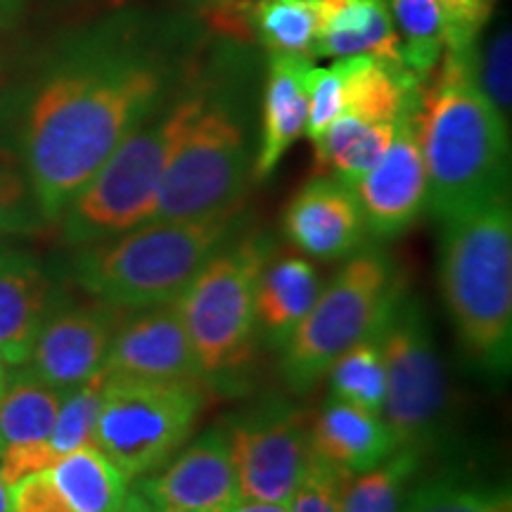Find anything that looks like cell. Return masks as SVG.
I'll return each mask as SVG.
<instances>
[{
  "label": "cell",
  "mask_w": 512,
  "mask_h": 512,
  "mask_svg": "<svg viewBox=\"0 0 512 512\" xmlns=\"http://www.w3.org/2000/svg\"><path fill=\"white\" fill-rule=\"evenodd\" d=\"M166 81L162 60L147 50L93 41L38 83L19 157L43 221H60L121 140L157 112Z\"/></svg>",
  "instance_id": "obj_1"
},
{
  "label": "cell",
  "mask_w": 512,
  "mask_h": 512,
  "mask_svg": "<svg viewBox=\"0 0 512 512\" xmlns=\"http://www.w3.org/2000/svg\"><path fill=\"white\" fill-rule=\"evenodd\" d=\"M475 48H444L418 86L415 128L427 209L439 221L508 195V124L479 88Z\"/></svg>",
  "instance_id": "obj_2"
},
{
  "label": "cell",
  "mask_w": 512,
  "mask_h": 512,
  "mask_svg": "<svg viewBox=\"0 0 512 512\" xmlns=\"http://www.w3.org/2000/svg\"><path fill=\"white\" fill-rule=\"evenodd\" d=\"M444 223L439 283L463 349L501 373L512 356V209L510 195Z\"/></svg>",
  "instance_id": "obj_3"
},
{
  "label": "cell",
  "mask_w": 512,
  "mask_h": 512,
  "mask_svg": "<svg viewBox=\"0 0 512 512\" xmlns=\"http://www.w3.org/2000/svg\"><path fill=\"white\" fill-rule=\"evenodd\" d=\"M238 214L207 219H155L83 252L81 287L112 309L171 304L228 238Z\"/></svg>",
  "instance_id": "obj_4"
},
{
  "label": "cell",
  "mask_w": 512,
  "mask_h": 512,
  "mask_svg": "<svg viewBox=\"0 0 512 512\" xmlns=\"http://www.w3.org/2000/svg\"><path fill=\"white\" fill-rule=\"evenodd\" d=\"M207 91L188 93L133 128L98 174L79 190L60 219L72 242H100L152 219L159 183L200 114Z\"/></svg>",
  "instance_id": "obj_5"
},
{
  "label": "cell",
  "mask_w": 512,
  "mask_h": 512,
  "mask_svg": "<svg viewBox=\"0 0 512 512\" xmlns=\"http://www.w3.org/2000/svg\"><path fill=\"white\" fill-rule=\"evenodd\" d=\"M401 297L394 266L380 249H363L342 266L283 344V373L294 392H309L332 363L380 330Z\"/></svg>",
  "instance_id": "obj_6"
},
{
  "label": "cell",
  "mask_w": 512,
  "mask_h": 512,
  "mask_svg": "<svg viewBox=\"0 0 512 512\" xmlns=\"http://www.w3.org/2000/svg\"><path fill=\"white\" fill-rule=\"evenodd\" d=\"M268 264L261 235L214 254L174 299L204 377L233 373L252 356L256 285Z\"/></svg>",
  "instance_id": "obj_7"
},
{
  "label": "cell",
  "mask_w": 512,
  "mask_h": 512,
  "mask_svg": "<svg viewBox=\"0 0 512 512\" xmlns=\"http://www.w3.org/2000/svg\"><path fill=\"white\" fill-rule=\"evenodd\" d=\"M252 162L238 114L230 102L207 93L200 114L166 166L150 221L240 214Z\"/></svg>",
  "instance_id": "obj_8"
},
{
  "label": "cell",
  "mask_w": 512,
  "mask_h": 512,
  "mask_svg": "<svg viewBox=\"0 0 512 512\" xmlns=\"http://www.w3.org/2000/svg\"><path fill=\"white\" fill-rule=\"evenodd\" d=\"M202 406L204 396L197 380L145 382L105 377L93 446L128 479L147 475L183 446Z\"/></svg>",
  "instance_id": "obj_9"
},
{
  "label": "cell",
  "mask_w": 512,
  "mask_h": 512,
  "mask_svg": "<svg viewBox=\"0 0 512 512\" xmlns=\"http://www.w3.org/2000/svg\"><path fill=\"white\" fill-rule=\"evenodd\" d=\"M373 339L387 377L382 420L392 430L396 446L422 448L434 437L446 411V377L420 304L396 299Z\"/></svg>",
  "instance_id": "obj_10"
},
{
  "label": "cell",
  "mask_w": 512,
  "mask_h": 512,
  "mask_svg": "<svg viewBox=\"0 0 512 512\" xmlns=\"http://www.w3.org/2000/svg\"><path fill=\"white\" fill-rule=\"evenodd\" d=\"M240 501L290 505L311 453V427L297 411H268L228 434Z\"/></svg>",
  "instance_id": "obj_11"
},
{
  "label": "cell",
  "mask_w": 512,
  "mask_h": 512,
  "mask_svg": "<svg viewBox=\"0 0 512 512\" xmlns=\"http://www.w3.org/2000/svg\"><path fill=\"white\" fill-rule=\"evenodd\" d=\"M415 102H418V88L396 117L394 138L387 152L351 188L366 233H373L375 238H396L411 228L427 209V174L418 143V128H415Z\"/></svg>",
  "instance_id": "obj_12"
},
{
  "label": "cell",
  "mask_w": 512,
  "mask_h": 512,
  "mask_svg": "<svg viewBox=\"0 0 512 512\" xmlns=\"http://www.w3.org/2000/svg\"><path fill=\"white\" fill-rule=\"evenodd\" d=\"M100 373L107 380H200L195 351L174 302L152 306L121 325Z\"/></svg>",
  "instance_id": "obj_13"
},
{
  "label": "cell",
  "mask_w": 512,
  "mask_h": 512,
  "mask_svg": "<svg viewBox=\"0 0 512 512\" xmlns=\"http://www.w3.org/2000/svg\"><path fill=\"white\" fill-rule=\"evenodd\" d=\"M121 325L119 309L67 311L46 320L29 358V373L57 392H69L100 373L114 335Z\"/></svg>",
  "instance_id": "obj_14"
},
{
  "label": "cell",
  "mask_w": 512,
  "mask_h": 512,
  "mask_svg": "<svg viewBox=\"0 0 512 512\" xmlns=\"http://www.w3.org/2000/svg\"><path fill=\"white\" fill-rule=\"evenodd\" d=\"M152 508L228 512L240 501L238 477L230 460L228 434L211 430L183 448L155 477L138 486Z\"/></svg>",
  "instance_id": "obj_15"
},
{
  "label": "cell",
  "mask_w": 512,
  "mask_h": 512,
  "mask_svg": "<svg viewBox=\"0 0 512 512\" xmlns=\"http://www.w3.org/2000/svg\"><path fill=\"white\" fill-rule=\"evenodd\" d=\"M285 233L294 247L313 259H342L363 245L366 226L347 185L316 176L285 209Z\"/></svg>",
  "instance_id": "obj_16"
},
{
  "label": "cell",
  "mask_w": 512,
  "mask_h": 512,
  "mask_svg": "<svg viewBox=\"0 0 512 512\" xmlns=\"http://www.w3.org/2000/svg\"><path fill=\"white\" fill-rule=\"evenodd\" d=\"M316 17L313 60L366 55L387 67L406 69L399 34L384 0H316Z\"/></svg>",
  "instance_id": "obj_17"
},
{
  "label": "cell",
  "mask_w": 512,
  "mask_h": 512,
  "mask_svg": "<svg viewBox=\"0 0 512 512\" xmlns=\"http://www.w3.org/2000/svg\"><path fill=\"white\" fill-rule=\"evenodd\" d=\"M313 60L299 55H268L261 143L252 162L254 181H266L304 133L309 112V72Z\"/></svg>",
  "instance_id": "obj_18"
},
{
  "label": "cell",
  "mask_w": 512,
  "mask_h": 512,
  "mask_svg": "<svg viewBox=\"0 0 512 512\" xmlns=\"http://www.w3.org/2000/svg\"><path fill=\"white\" fill-rule=\"evenodd\" d=\"M50 280L22 254H0V356L27 366L50 306Z\"/></svg>",
  "instance_id": "obj_19"
},
{
  "label": "cell",
  "mask_w": 512,
  "mask_h": 512,
  "mask_svg": "<svg viewBox=\"0 0 512 512\" xmlns=\"http://www.w3.org/2000/svg\"><path fill=\"white\" fill-rule=\"evenodd\" d=\"M311 448L320 458L358 475L380 465L399 446L382 415L332 396L311 425Z\"/></svg>",
  "instance_id": "obj_20"
},
{
  "label": "cell",
  "mask_w": 512,
  "mask_h": 512,
  "mask_svg": "<svg viewBox=\"0 0 512 512\" xmlns=\"http://www.w3.org/2000/svg\"><path fill=\"white\" fill-rule=\"evenodd\" d=\"M318 292V273L306 259L285 256L266 264L256 285V325L271 342L285 344L316 302Z\"/></svg>",
  "instance_id": "obj_21"
},
{
  "label": "cell",
  "mask_w": 512,
  "mask_h": 512,
  "mask_svg": "<svg viewBox=\"0 0 512 512\" xmlns=\"http://www.w3.org/2000/svg\"><path fill=\"white\" fill-rule=\"evenodd\" d=\"M342 74V110L339 114L375 121V124H392L399 117L406 100L418 88L420 79L406 69H394L358 55L337 60Z\"/></svg>",
  "instance_id": "obj_22"
},
{
  "label": "cell",
  "mask_w": 512,
  "mask_h": 512,
  "mask_svg": "<svg viewBox=\"0 0 512 512\" xmlns=\"http://www.w3.org/2000/svg\"><path fill=\"white\" fill-rule=\"evenodd\" d=\"M394 128L396 121L375 124L349 114H337L323 136L313 143L316 176H330L351 190L387 152Z\"/></svg>",
  "instance_id": "obj_23"
},
{
  "label": "cell",
  "mask_w": 512,
  "mask_h": 512,
  "mask_svg": "<svg viewBox=\"0 0 512 512\" xmlns=\"http://www.w3.org/2000/svg\"><path fill=\"white\" fill-rule=\"evenodd\" d=\"M74 512H112L128 494V477L95 446H81L50 467Z\"/></svg>",
  "instance_id": "obj_24"
},
{
  "label": "cell",
  "mask_w": 512,
  "mask_h": 512,
  "mask_svg": "<svg viewBox=\"0 0 512 512\" xmlns=\"http://www.w3.org/2000/svg\"><path fill=\"white\" fill-rule=\"evenodd\" d=\"M62 392L29 373L17 375L0 394V448L43 444L53 432Z\"/></svg>",
  "instance_id": "obj_25"
},
{
  "label": "cell",
  "mask_w": 512,
  "mask_h": 512,
  "mask_svg": "<svg viewBox=\"0 0 512 512\" xmlns=\"http://www.w3.org/2000/svg\"><path fill=\"white\" fill-rule=\"evenodd\" d=\"M316 24V0H254V3H247L249 38L259 41L268 50V55H299L313 60Z\"/></svg>",
  "instance_id": "obj_26"
},
{
  "label": "cell",
  "mask_w": 512,
  "mask_h": 512,
  "mask_svg": "<svg viewBox=\"0 0 512 512\" xmlns=\"http://www.w3.org/2000/svg\"><path fill=\"white\" fill-rule=\"evenodd\" d=\"M420 458L422 448L401 446L380 465L351 475L342 496V512H403Z\"/></svg>",
  "instance_id": "obj_27"
},
{
  "label": "cell",
  "mask_w": 512,
  "mask_h": 512,
  "mask_svg": "<svg viewBox=\"0 0 512 512\" xmlns=\"http://www.w3.org/2000/svg\"><path fill=\"white\" fill-rule=\"evenodd\" d=\"M384 3L399 34L403 67L422 79L432 72L446 48L439 0H384Z\"/></svg>",
  "instance_id": "obj_28"
},
{
  "label": "cell",
  "mask_w": 512,
  "mask_h": 512,
  "mask_svg": "<svg viewBox=\"0 0 512 512\" xmlns=\"http://www.w3.org/2000/svg\"><path fill=\"white\" fill-rule=\"evenodd\" d=\"M328 373L335 399L354 403L358 408L382 415L387 377H384L382 354L373 337L363 339V342L344 351L332 363Z\"/></svg>",
  "instance_id": "obj_29"
},
{
  "label": "cell",
  "mask_w": 512,
  "mask_h": 512,
  "mask_svg": "<svg viewBox=\"0 0 512 512\" xmlns=\"http://www.w3.org/2000/svg\"><path fill=\"white\" fill-rule=\"evenodd\" d=\"M102 387H105V377L98 373L79 387L69 389L64 399H60L53 432L48 439L50 448L60 458L81 446H93L95 422L102 406Z\"/></svg>",
  "instance_id": "obj_30"
},
{
  "label": "cell",
  "mask_w": 512,
  "mask_h": 512,
  "mask_svg": "<svg viewBox=\"0 0 512 512\" xmlns=\"http://www.w3.org/2000/svg\"><path fill=\"white\" fill-rule=\"evenodd\" d=\"M41 221L22 157L0 143V233H29Z\"/></svg>",
  "instance_id": "obj_31"
},
{
  "label": "cell",
  "mask_w": 512,
  "mask_h": 512,
  "mask_svg": "<svg viewBox=\"0 0 512 512\" xmlns=\"http://www.w3.org/2000/svg\"><path fill=\"white\" fill-rule=\"evenodd\" d=\"M351 472L320 458L311 448L309 460L290 498V512H342V496Z\"/></svg>",
  "instance_id": "obj_32"
},
{
  "label": "cell",
  "mask_w": 512,
  "mask_h": 512,
  "mask_svg": "<svg viewBox=\"0 0 512 512\" xmlns=\"http://www.w3.org/2000/svg\"><path fill=\"white\" fill-rule=\"evenodd\" d=\"M403 512H510V498L501 491L432 482L413 491Z\"/></svg>",
  "instance_id": "obj_33"
},
{
  "label": "cell",
  "mask_w": 512,
  "mask_h": 512,
  "mask_svg": "<svg viewBox=\"0 0 512 512\" xmlns=\"http://www.w3.org/2000/svg\"><path fill=\"white\" fill-rule=\"evenodd\" d=\"M512 38L510 29H498L486 41L484 48H475V76L482 93L489 98L494 110L501 114L505 124H510L512 105Z\"/></svg>",
  "instance_id": "obj_34"
},
{
  "label": "cell",
  "mask_w": 512,
  "mask_h": 512,
  "mask_svg": "<svg viewBox=\"0 0 512 512\" xmlns=\"http://www.w3.org/2000/svg\"><path fill=\"white\" fill-rule=\"evenodd\" d=\"M342 110V74L337 62L332 67H311L309 72V112H306L304 136L311 145L323 136L325 128Z\"/></svg>",
  "instance_id": "obj_35"
},
{
  "label": "cell",
  "mask_w": 512,
  "mask_h": 512,
  "mask_svg": "<svg viewBox=\"0 0 512 512\" xmlns=\"http://www.w3.org/2000/svg\"><path fill=\"white\" fill-rule=\"evenodd\" d=\"M496 0H439L448 50H470L479 43Z\"/></svg>",
  "instance_id": "obj_36"
},
{
  "label": "cell",
  "mask_w": 512,
  "mask_h": 512,
  "mask_svg": "<svg viewBox=\"0 0 512 512\" xmlns=\"http://www.w3.org/2000/svg\"><path fill=\"white\" fill-rule=\"evenodd\" d=\"M10 512H74L50 477V470L34 472L10 486Z\"/></svg>",
  "instance_id": "obj_37"
},
{
  "label": "cell",
  "mask_w": 512,
  "mask_h": 512,
  "mask_svg": "<svg viewBox=\"0 0 512 512\" xmlns=\"http://www.w3.org/2000/svg\"><path fill=\"white\" fill-rule=\"evenodd\" d=\"M57 460L60 456L50 448L48 441L29 446H5L0 448V475H3L5 484L12 486L19 479L34 475V472L50 470Z\"/></svg>",
  "instance_id": "obj_38"
},
{
  "label": "cell",
  "mask_w": 512,
  "mask_h": 512,
  "mask_svg": "<svg viewBox=\"0 0 512 512\" xmlns=\"http://www.w3.org/2000/svg\"><path fill=\"white\" fill-rule=\"evenodd\" d=\"M19 102H22V95H19L15 81H12L8 72L0 69V128L15 114Z\"/></svg>",
  "instance_id": "obj_39"
},
{
  "label": "cell",
  "mask_w": 512,
  "mask_h": 512,
  "mask_svg": "<svg viewBox=\"0 0 512 512\" xmlns=\"http://www.w3.org/2000/svg\"><path fill=\"white\" fill-rule=\"evenodd\" d=\"M29 0H0V34L19 24Z\"/></svg>",
  "instance_id": "obj_40"
},
{
  "label": "cell",
  "mask_w": 512,
  "mask_h": 512,
  "mask_svg": "<svg viewBox=\"0 0 512 512\" xmlns=\"http://www.w3.org/2000/svg\"><path fill=\"white\" fill-rule=\"evenodd\" d=\"M112 512H155V508H152V503L147 501L143 491L136 489V491H128L124 501H121Z\"/></svg>",
  "instance_id": "obj_41"
},
{
  "label": "cell",
  "mask_w": 512,
  "mask_h": 512,
  "mask_svg": "<svg viewBox=\"0 0 512 512\" xmlns=\"http://www.w3.org/2000/svg\"><path fill=\"white\" fill-rule=\"evenodd\" d=\"M228 512H290V505L264 501H238Z\"/></svg>",
  "instance_id": "obj_42"
},
{
  "label": "cell",
  "mask_w": 512,
  "mask_h": 512,
  "mask_svg": "<svg viewBox=\"0 0 512 512\" xmlns=\"http://www.w3.org/2000/svg\"><path fill=\"white\" fill-rule=\"evenodd\" d=\"M0 512H10V486L0 475Z\"/></svg>",
  "instance_id": "obj_43"
},
{
  "label": "cell",
  "mask_w": 512,
  "mask_h": 512,
  "mask_svg": "<svg viewBox=\"0 0 512 512\" xmlns=\"http://www.w3.org/2000/svg\"><path fill=\"white\" fill-rule=\"evenodd\" d=\"M8 363L3 361V356H0V394H3L5 384H8Z\"/></svg>",
  "instance_id": "obj_44"
},
{
  "label": "cell",
  "mask_w": 512,
  "mask_h": 512,
  "mask_svg": "<svg viewBox=\"0 0 512 512\" xmlns=\"http://www.w3.org/2000/svg\"><path fill=\"white\" fill-rule=\"evenodd\" d=\"M159 512H209V510H185V508H162Z\"/></svg>",
  "instance_id": "obj_45"
}]
</instances>
